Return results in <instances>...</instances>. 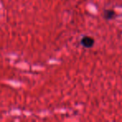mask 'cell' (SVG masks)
I'll return each mask as SVG.
<instances>
[{
	"instance_id": "cell-1",
	"label": "cell",
	"mask_w": 122,
	"mask_h": 122,
	"mask_svg": "<svg viewBox=\"0 0 122 122\" xmlns=\"http://www.w3.org/2000/svg\"><path fill=\"white\" fill-rule=\"evenodd\" d=\"M80 44L84 48L86 49H91L95 45V39L91 36H83L80 40Z\"/></svg>"
},
{
	"instance_id": "cell-2",
	"label": "cell",
	"mask_w": 122,
	"mask_h": 122,
	"mask_svg": "<svg viewBox=\"0 0 122 122\" xmlns=\"http://www.w3.org/2000/svg\"><path fill=\"white\" fill-rule=\"evenodd\" d=\"M103 16L105 20L109 21L115 19V17L116 16V14H115V10H113V9H105L103 13Z\"/></svg>"
}]
</instances>
